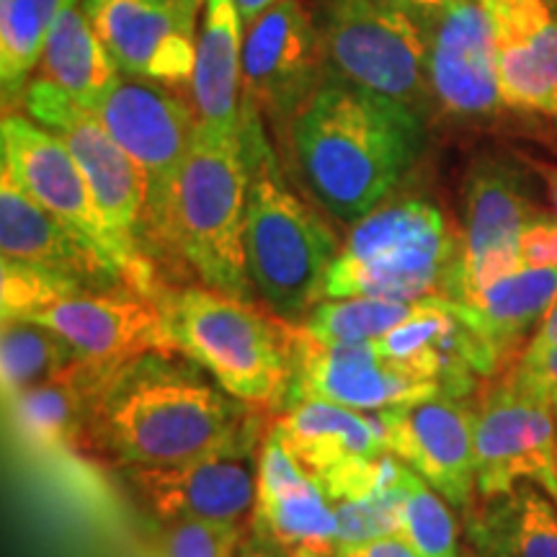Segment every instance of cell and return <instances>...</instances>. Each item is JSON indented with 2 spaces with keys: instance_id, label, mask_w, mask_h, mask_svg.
<instances>
[{
  "instance_id": "36",
  "label": "cell",
  "mask_w": 557,
  "mask_h": 557,
  "mask_svg": "<svg viewBox=\"0 0 557 557\" xmlns=\"http://www.w3.org/2000/svg\"><path fill=\"white\" fill-rule=\"evenodd\" d=\"M240 527L205 519L163 521L156 557H238Z\"/></svg>"
},
{
  "instance_id": "32",
  "label": "cell",
  "mask_w": 557,
  "mask_h": 557,
  "mask_svg": "<svg viewBox=\"0 0 557 557\" xmlns=\"http://www.w3.org/2000/svg\"><path fill=\"white\" fill-rule=\"evenodd\" d=\"M421 299L344 297L318 302L302 320V329L320 344H361L380 341L416 315Z\"/></svg>"
},
{
  "instance_id": "15",
  "label": "cell",
  "mask_w": 557,
  "mask_h": 557,
  "mask_svg": "<svg viewBox=\"0 0 557 557\" xmlns=\"http://www.w3.org/2000/svg\"><path fill=\"white\" fill-rule=\"evenodd\" d=\"M387 451L410 465L455 508H468L475 478V416L459 395L431 398L380 410Z\"/></svg>"
},
{
  "instance_id": "40",
  "label": "cell",
  "mask_w": 557,
  "mask_h": 557,
  "mask_svg": "<svg viewBox=\"0 0 557 557\" xmlns=\"http://www.w3.org/2000/svg\"><path fill=\"white\" fill-rule=\"evenodd\" d=\"M555 344H557V299L553 302V308L547 310V315L542 318V323L537 325V331H534V336L524 348V354H521V359L540 357V354H545L547 348H553Z\"/></svg>"
},
{
  "instance_id": "14",
  "label": "cell",
  "mask_w": 557,
  "mask_h": 557,
  "mask_svg": "<svg viewBox=\"0 0 557 557\" xmlns=\"http://www.w3.org/2000/svg\"><path fill=\"white\" fill-rule=\"evenodd\" d=\"M0 158L3 171L11 173L21 189L78 233L124 276L120 250L111 240L94 191L58 135L24 114H5L0 122Z\"/></svg>"
},
{
  "instance_id": "42",
  "label": "cell",
  "mask_w": 557,
  "mask_h": 557,
  "mask_svg": "<svg viewBox=\"0 0 557 557\" xmlns=\"http://www.w3.org/2000/svg\"><path fill=\"white\" fill-rule=\"evenodd\" d=\"M233 3H235V9H238V13H240L243 24L250 26L256 18H261L263 13L274 9L276 3H282V0H233Z\"/></svg>"
},
{
  "instance_id": "13",
  "label": "cell",
  "mask_w": 557,
  "mask_h": 557,
  "mask_svg": "<svg viewBox=\"0 0 557 557\" xmlns=\"http://www.w3.org/2000/svg\"><path fill=\"white\" fill-rule=\"evenodd\" d=\"M444 393L434 382L410 374L380 351L377 341L320 344L299 323L292 331V377L284 408L299 400H329L336 406L380 413ZM282 408V410H284Z\"/></svg>"
},
{
  "instance_id": "12",
  "label": "cell",
  "mask_w": 557,
  "mask_h": 557,
  "mask_svg": "<svg viewBox=\"0 0 557 557\" xmlns=\"http://www.w3.org/2000/svg\"><path fill=\"white\" fill-rule=\"evenodd\" d=\"M329 78L323 39L299 0H282L246 26L243 103L274 127H292L299 109Z\"/></svg>"
},
{
  "instance_id": "34",
  "label": "cell",
  "mask_w": 557,
  "mask_h": 557,
  "mask_svg": "<svg viewBox=\"0 0 557 557\" xmlns=\"http://www.w3.org/2000/svg\"><path fill=\"white\" fill-rule=\"evenodd\" d=\"M78 289H94L54 271L32 267L3 259L0 263V305H3V320H29L52 305L54 299L70 295Z\"/></svg>"
},
{
  "instance_id": "38",
  "label": "cell",
  "mask_w": 557,
  "mask_h": 557,
  "mask_svg": "<svg viewBox=\"0 0 557 557\" xmlns=\"http://www.w3.org/2000/svg\"><path fill=\"white\" fill-rule=\"evenodd\" d=\"M511 374L524 385L540 389L557 408V344L540 357H524Z\"/></svg>"
},
{
  "instance_id": "11",
  "label": "cell",
  "mask_w": 557,
  "mask_h": 557,
  "mask_svg": "<svg viewBox=\"0 0 557 557\" xmlns=\"http://www.w3.org/2000/svg\"><path fill=\"white\" fill-rule=\"evenodd\" d=\"M537 214L524 171L498 156L478 158L465 181V243L451 271L449 302H470L480 292L517 274L521 230Z\"/></svg>"
},
{
  "instance_id": "19",
  "label": "cell",
  "mask_w": 557,
  "mask_h": 557,
  "mask_svg": "<svg viewBox=\"0 0 557 557\" xmlns=\"http://www.w3.org/2000/svg\"><path fill=\"white\" fill-rule=\"evenodd\" d=\"M81 9L124 75L163 86L191 83L197 29L176 0H83Z\"/></svg>"
},
{
  "instance_id": "27",
  "label": "cell",
  "mask_w": 557,
  "mask_h": 557,
  "mask_svg": "<svg viewBox=\"0 0 557 557\" xmlns=\"http://www.w3.org/2000/svg\"><path fill=\"white\" fill-rule=\"evenodd\" d=\"M557 299V269H521L493 284L470 302H451L483 344L498 372L537 329Z\"/></svg>"
},
{
  "instance_id": "6",
  "label": "cell",
  "mask_w": 557,
  "mask_h": 557,
  "mask_svg": "<svg viewBox=\"0 0 557 557\" xmlns=\"http://www.w3.org/2000/svg\"><path fill=\"white\" fill-rule=\"evenodd\" d=\"M462 248L429 199H395L354 222L325 276V297H447Z\"/></svg>"
},
{
  "instance_id": "30",
  "label": "cell",
  "mask_w": 557,
  "mask_h": 557,
  "mask_svg": "<svg viewBox=\"0 0 557 557\" xmlns=\"http://www.w3.org/2000/svg\"><path fill=\"white\" fill-rule=\"evenodd\" d=\"M83 359L86 357H81L78 348L47 325L32 320H3V336H0L3 403L60 377Z\"/></svg>"
},
{
  "instance_id": "16",
  "label": "cell",
  "mask_w": 557,
  "mask_h": 557,
  "mask_svg": "<svg viewBox=\"0 0 557 557\" xmlns=\"http://www.w3.org/2000/svg\"><path fill=\"white\" fill-rule=\"evenodd\" d=\"M256 436L176 468L129 470L132 485L160 521L205 519L240 527L256 513L259 498V459L253 465L250 457Z\"/></svg>"
},
{
  "instance_id": "20",
  "label": "cell",
  "mask_w": 557,
  "mask_h": 557,
  "mask_svg": "<svg viewBox=\"0 0 557 557\" xmlns=\"http://www.w3.org/2000/svg\"><path fill=\"white\" fill-rule=\"evenodd\" d=\"M256 529L276 542L287 557L338 555L336 508L271 429L259 455Z\"/></svg>"
},
{
  "instance_id": "21",
  "label": "cell",
  "mask_w": 557,
  "mask_h": 557,
  "mask_svg": "<svg viewBox=\"0 0 557 557\" xmlns=\"http://www.w3.org/2000/svg\"><path fill=\"white\" fill-rule=\"evenodd\" d=\"M504 107L557 120V13L549 0H483Z\"/></svg>"
},
{
  "instance_id": "26",
  "label": "cell",
  "mask_w": 557,
  "mask_h": 557,
  "mask_svg": "<svg viewBox=\"0 0 557 557\" xmlns=\"http://www.w3.org/2000/svg\"><path fill=\"white\" fill-rule=\"evenodd\" d=\"M292 457L320 480L341 465L387 451L382 416L351 410L329 400H299L274 423Z\"/></svg>"
},
{
  "instance_id": "37",
  "label": "cell",
  "mask_w": 557,
  "mask_h": 557,
  "mask_svg": "<svg viewBox=\"0 0 557 557\" xmlns=\"http://www.w3.org/2000/svg\"><path fill=\"white\" fill-rule=\"evenodd\" d=\"M521 267L557 269V218L537 212L521 230Z\"/></svg>"
},
{
  "instance_id": "46",
  "label": "cell",
  "mask_w": 557,
  "mask_h": 557,
  "mask_svg": "<svg viewBox=\"0 0 557 557\" xmlns=\"http://www.w3.org/2000/svg\"><path fill=\"white\" fill-rule=\"evenodd\" d=\"M302 557H318V555H302ZM331 557H341V555H331Z\"/></svg>"
},
{
  "instance_id": "8",
  "label": "cell",
  "mask_w": 557,
  "mask_h": 557,
  "mask_svg": "<svg viewBox=\"0 0 557 557\" xmlns=\"http://www.w3.org/2000/svg\"><path fill=\"white\" fill-rule=\"evenodd\" d=\"M431 16L389 0H320L318 29L329 75L426 114Z\"/></svg>"
},
{
  "instance_id": "31",
  "label": "cell",
  "mask_w": 557,
  "mask_h": 557,
  "mask_svg": "<svg viewBox=\"0 0 557 557\" xmlns=\"http://www.w3.org/2000/svg\"><path fill=\"white\" fill-rule=\"evenodd\" d=\"M78 0H0V81L3 99H16L39 67L60 13Z\"/></svg>"
},
{
  "instance_id": "9",
  "label": "cell",
  "mask_w": 557,
  "mask_h": 557,
  "mask_svg": "<svg viewBox=\"0 0 557 557\" xmlns=\"http://www.w3.org/2000/svg\"><path fill=\"white\" fill-rule=\"evenodd\" d=\"M96 116L145 178V233L160 248L169 220L171 194L199 132L197 111L158 81L120 75L116 86L96 103Z\"/></svg>"
},
{
  "instance_id": "3",
  "label": "cell",
  "mask_w": 557,
  "mask_h": 557,
  "mask_svg": "<svg viewBox=\"0 0 557 557\" xmlns=\"http://www.w3.org/2000/svg\"><path fill=\"white\" fill-rule=\"evenodd\" d=\"M240 143L248 165L250 282L274 315L297 323L325 297V276L341 248L331 227L292 191L263 116L248 103H243Z\"/></svg>"
},
{
  "instance_id": "2",
  "label": "cell",
  "mask_w": 557,
  "mask_h": 557,
  "mask_svg": "<svg viewBox=\"0 0 557 557\" xmlns=\"http://www.w3.org/2000/svg\"><path fill=\"white\" fill-rule=\"evenodd\" d=\"M299 173L333 218L377 209L423 150V116L374 90L329 75L289 127Z\"/></svg>"
},
{
  "instance_id": "39",
  "label": "cell",
  "mask_w": 557,
  "mask_h": 557,
  "mask_svg": "<svg viewBox=\"0 0 557 557\" xmlns=\"http://www.w3.org/2000/svg\"><path fill=\"white\" fill-rule=\"evenodd\" d=\"M338 555L341 557H418L413 553V547H410L400 534H387V537L361 542V545L341 547Z\"/></svg>"
},
{
  "instance_id": "1",
  "label": "cell",
  "mask_w": 557,
  "mask_h": 557,
  "mask_svg": "<svg viewBox=\"0 0 557 557\" xmlns=\"http://www.w3.org/2000/svg\"><path fill=\"white\" fill-rule=\"evenodd\" d=\"M181 354L124 361L90 408L83 444L116 468H176L256 434L250 406Z\"/></svg>"
},
{
  "instance_id": "28",
  "label": "cell",
  "mask_w": 557,
  "mask_h": 557,
  "mask_svg": "<svg viewBox=\"0 0 557 557\" xmlns=\"http://www.w3.org/2000/svg\"><path fill=\"white\" fill-rule=\"evenodd\" d=\"M468 532L483 557H557V504L534 483L487 498Z\"/></svg>"
},
{
  "instance_id": "17",
  "label": "cell",
  "mask_w": 557,
  "mask_h": 557,
  "mask_svg": "<svg viewBox=\"0 0 557 557\" xmlns=\"http://www.w3.org/2000/svg\"><path fill=\"white\" fill-rule=\"evenodd\" d=\"M94 361H127L139 354H178L160 295L132 287L78 289L29 318Z\"/></svg>"
},
{
  "instance_id": "41",
  "label": "cell",
  "mask_w": 557,
  "mask_h": 557,
  "mask_svg": "<svg viewBox=\"0 0 557 557\" xmlns=\"http://www.w3.org/2000/svg\"><path fill=\"white\" fill-rule=\"evenodd\" d=\"M238 557H287V553H284V549L278 547L274 540L267 537V534L256 529L253 537L240 542Z\"/></svg>"
},
{
  "instance_id": "23",
  "label": "cell",
  "mask_w": 557,
  "mask_h": 557,
  "mask_svg": "<svg viewBox=\"0 0 557 557\" xmlns=\"http://www.w3.org/2000/svg\"><path fill=\"white\" fill-rule=\"evenodd\" d=\"M0 250L3 259L78 278L86 287H129L120 271L65 222L32 199L3 169H0Z\"/></svg>"
},
{
  "instance_id": "35",
  "label": "cell",
  "mask_w": 557,
  "mask_h": 557,
  "mask_svg": "<svg viewBox=\"0 0 557 557\" xmlns=\"http://www.w3.org/2000/svg\"><path fill=\"white\" fill-rule=\"evenodd\" d=\"M406 493L408 480L406 485L380 493V496L336 500V504L331 500L333 508H336L338 521V549L348 545H361V542L377 537H387V534H400V511Z\"/></svg>"
},
{
  "instance_id": "33",
  "label": "cell",
  "mask_w": 557,
  "mask_h": 557,
  "mask_svg": "<svg viewBox=\"0 0 557 557\" xmlns=\"http://www.w3.org/2000/svg\"><path fill=\"white\" fill-rule=\"evenodd\" d=\"M400 537L418 557H459L455 517L442 496L413 468L400 511Z\"/></svg>"
},
{
  "instance_id": "22",
  "label": "cell",
  "mask_w": 557,
  "mask_h": 557,
  "mask_svg": "<svg viewBox=\"0 0 557 557\" xmlns=\"http://www.w3.org/2000/svg\"><path fill=\"white\" fill-rule=\"evenodd\" d=\"M387 359L449 395L468 398L478 377L493 374L483 344L444 297H423L416 315L377 341Z\"/></svg>"
},
{
  "instance_id": "7",
  "label": "cell",
  "mask_w": 557,
  "mask_h": 557,
  "mask_svg": "<svg viewBox=\"0 0 557 557\" xmlns=\"http://www.w3.org/2000/svg\"><path fill=\"white\" fill-rule=\"evenodd\" d=\"M29 120L58 135L81 165L111 240L120 250L124 276L132 289L158 295L145 233V178L122 145L109 135L96 111L83 107L54 83L37 78L21 94Z\"/></svg>"
},
{
  "instance_id": "18",
  "label": "cell",
  "mask_w": 557,
  "mask_h": 557,
  "mask_svg": "<svg viewBox=\"0 0 557 557\" xmlns=\"http://www.w3.org/2000/svg\"><path fill=\"white\" fill-rule=\"evenodd\" d=\"M431 96L447 114L480 120L504 107L493 21L483 0H449L429 18Z\"/></svg>"
},
{
  "instance_id": "10",
  "label": "cell",
  "mask_w": 557,
  "mask_h": 557,
  "mask_svg": "<svg viewBox=\"0 0 557 557\" xmlns=\"http://www.w3.org/2000/svg\"><path fill=\"white\" fill-rule=\"evenodd\" d=\"M475 478L485 500L534 483L557 504V408L513 374L478 408Z\"/></svg>"
},
{
  "instance_id": "5",
  "label": "cell",
  "mask_w": 557,
  "mask_h": 557,
  "mask_svg": "<svg viewBox=\"0 0 557 557\" xmlns=\"http://www.w3.org/2000/svg\"><path fill=\"white\" fill-rule=\"evenodd\" d=\"M246 220L243 143L199 127L173 186L160 250H173L207 287L250 299Z\"/></svg>"
},
{
  "instance_id": "25",
  "label": "cell",
  "mask_w": 557,
  "mask_h": 557,
  "mask_svg": "<svg viewBox=\"0 0 557 557\" xmlns=\"http://www.w3.org/2000/svg\"><path fill=\"white\" fill-rule=\"evenodd\" d=\"M243 24L233 0H207L197 37L191 96L199 127L240 139L243 120Z\"/></svg>"
},
{
  "instance_id": "44",
  "label": "cell",
  "mask_w": 557,
  "mask_h": 557,
  "mask_svg": "<svg viewBox=\"0 0 557 557\" xmlns=\"http://www.w3.org/2000/svg\"><path fill=\"white\" fill-rule=\"evenodd\" d=\"M532 163V169L540 173L542 181H545L549 197H553V205H555V212H557V169L555 165H547V163H540V160H529Z\"/></svg>"
},
{
  "instance_id": "24",
  "label": "cell",
  "mask_w": 557,
  "mask_h": 557,
  "mask_svg": "<svg viewBox=\"0 0 557 557\" xmlns=\"http://www.w3.org/2000/svg\"><path fill=\"white\" fill-rule=\"evenodd\" d=\"M120 364L124 361L83 359L60 377L9 400L5 413L13 434L37 451L81 447L90 408Z\"/></svg>"
},
{
  "instance_id": "29",
  "label": "cell",
  "mask_w": 557,
  "mask_h": 557,
  "mask_svg": "<svg viewBox=\"0 0 557 557\" xmlns=\"http://www.w3.org/2000/svg\"><path fill=\"white\" fill-rule=\"evenodd\" d=\"M39 70L41 78L88 109H94L120 81V65L78 5H70L54 21Z\"/></svg>"
},
{
  "instance_id": "45",
  "label": "cell",
  "mask_w": 557,
  "mask_h": 557,
  "mask_svg": "<svg viewBox=\"0 0 557 557\" xmlns=\"http://www.w3.org/2000/svg\"><path fill=\"white\" fill-rule=\"evenodd\" d=\"M176 5L181 9V13H184V16L194 24V21H197V13L207 5V0H176Z\"/></svg>"
},
{
  "instance_id": "43",
  "label": "cell",
  "mask_w": 557,
  "mask_h": 557,
  "mask_svg": "<svg viewBox=\"0 0 557 557\" xmlns=\"http://www.w3.org/2000/svg\"><path fill=\"white\" fill-rule=\"evenodd\" d=\"M389 3L403 5V9L418 13V16H434V13L442 11L449 0H389Z\"/></svg>"
},
{
  "instance_id": "4",
  "label": "cell",
  "mask_w": 557,
  "mask_h": 557,
  "mask_svg": "<svg viewBox=\"0 0 557 557\" xmlns=\"http://www.w3.org/2000/svg\"><path fill=\"white\" fill-rule=\"evenodd\" d=\"M160 302L178 354L246 406L282 413L292 377V320L263 315L250 299L207 284L163 292Z\"/></svg>"
}]
</instances>
